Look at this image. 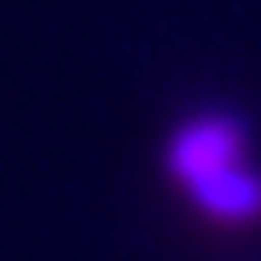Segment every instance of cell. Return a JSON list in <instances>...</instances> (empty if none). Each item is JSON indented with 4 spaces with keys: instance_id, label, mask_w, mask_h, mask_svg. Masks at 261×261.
Returning a JSON list of instances; mask_svg holds the SVG:
<instances>
[{
    "instance_id": "6da1fadb",
    "label": "cell",
    "mask_w": 261,
    "mask_h": 261,
    "mask_svg": "<svg viewBox=\"0 0 261 261\" xmlns=\"http://www.w3.org/2000/svg\"><path fill=\"white\" fill-rule=\"evenodd\" d=\"M242 150H247V136H242L237 121H227V116H198V121H189L169 140V169H174V179L189 194H198V189L218 184L227 174H242L247 169Z\"/></svg>"
}]
</instances>
